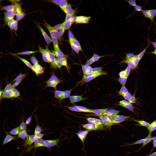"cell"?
I'll return each instance as SVG.
<instances>
[{"label":"cell","mask_w":156,"mask_h":156,"mask_svg":"<svg viewBox=\"0 0 156 156\" xmlns=\"http://www.w3.org/2000/svg\"><path fill=\"white\" fill-rule=\"evenodd\" d=\"M83 41L77 40L73 35H68L48 46V60L54 64L62 61L72 53Z\"/></svg>","instance_id":"cell-7"},{"label":"cell","mask_w":156,"mask_h":156,"mask_svg":"<svg viewBox=\"0 0 156 156\" xmlns=\"http://www.w3.org/2000/svg\"><path fill=\"white\" fill-rule=\"evenodd\" d=\"M23 2L33 7L36 14L44 16L54 10L62 1H25Z\"/></svg>","instance_id":"cell-8"},{"label":"cell","mask_w":156,"mask_h":156,"mask_svg":"<svg viewBox=\"0 0 156 156\" xmlns=\"http://www.w3.org/2000/svg\"><path fill=\"white\" fill-rule=\"evenodd\" d=\"M54 63L49 60L43 59L34 71L28 86L35 105L37 95H40L48 106L52 107L50 95L54 87Z\"/></svg>","instance_id":"cell-4"},{"label":"cell","mask_w":156,"mask_h":156,"mask_svg":"<svg viewBox=\"0 0 156 156\" xmlns=\"http://www.w3.org/2000/svg\"><path fill=\"white\" fill-rule=\"evenodd\" d=\"M115 147L116 149V155L118 156H143L140 152L136 147H131L119 136H115Z\"/></svg>","instance_id":"cell-9"},{"label":"cell","mask_w":156,"mask_h":156,"mask_svg":"<svg viewBox=\"0 0 156 156\" xmlns=\"http://www.w3.org/2000/svg\"><path fill=\"white\" fill-rule=\"evenodd\" d=\"M125 3L133 6H139L142 8H154L156 9V0L126 1Z\"/></svg>","instance_id":"cell-10"},{"label":"cell","mask_w":156,"mask_h":156,"mask_svg":"<svg viewBox=\"0 0 156 156\" xmlns=\"http://www.w3.org/2000/svg\"><path fill=\"white\" fill-rule=\"evenodd\" d=\"M114 155L116 154L113 153L80 152L63 156H113Z\"/></svg>","instance_id":"cell-12"},{"label":"cell","mask_w":156,"mask_h":156,"mask_svg":"<svg viewBox=\"0 0 156 156\" xmlns=\"http://www.w3.org/2000/svg\"><path fill=\"white\" fill-rule=\"evenodd\" d=\"M136 148L143 156H153L146 146L143 139L138 135L137 136V144Z\"/></svg>","instance_id":"cell-11"},{"label":"cell","mask_w":156,"mask_h":156,"mask_svg":"<svg viewBox=\"0 0 156 156\" xmlns=\"http://www.w3.org/2000/svg\"><path fill=\"white\" fill-rule=\"evenodd\" d=\"M43 16L36 13L16 18L3 15L1 29L3 31H14L19 34H37Z\"/></svg>","instance_id":"cell-5"},{"label":"cell","mask_w":156,"mask_h":156,"mask_svg":"<svg viewBox=\"0 0 156 156\" xmlns=\"http://www.w3.org/2000/svg\"><path fill=\"white\" fill-rule=\"evenodd\" d=\"M129 58L132 68L127 72L132 76L137 83L142 87L149 101L154 113L156 112V80L151 76L131 56L130 52Z\"/></svg>","instance_id":"cell-6"},{"label":"cell","mask_w":156,"mask_h":156,"mask_svg":"<svg viewBox=\"0 0 156 156\" xmlns=\"http://www.w3.org/2000/svg\"><path fill=\"white\" fill-rule=\"evenodd\" d=\"M11 43L13 46L12 53L6 58L13 62V71L7 78H11L19 73L22 66L27 59L40 55L45 45L37 34H27L15 35L10 33Z\"/></svg>","instance_id":"cell-2"},{"label":"cell","mask_w":156,"mask_h":156,"mask_svg":"<svg viewBox=\"0 0 156 156\" xmlns=\"http://www.w3.org/2000/svg\"><path fill=\"white\" fill-rule=\"evenodd\" d=\"M109 74V83L114 85L122 94L127 106L144 135H148L155 126L154 118L126 83L119 68L102 65Z\"/></svg>","instance_id":"cell-1"},{"label":"cell","mask_w":156,"mask_h":156,"mask_svg":"<svg viewBox=\"0 0 156 156\" xmlns=\"http://www.w3.org/2000/svg\"><path fill=\"white\" fill-rule=\"evenodd\" d=\"M66 8L65 5L43 16L37 35L45 46L48 47L69 35L70 29L64 18Z\"/></svg>","instance_id":"cell-3"},{"label":"cell","mask_w":156,"mask_h":156,"mask_svg":"<svg viewBox=\"0 0 156 156\" xmlns=\"http://www.w3.org/2000/svg\"><path fill=\"white\" fill-rule=\"evenodd\" d=\"M154 113V118L155 121V126H156V112Z\"/></svg>","instance_id":"cell-13"},{"label":"cell","mask_w":156,"mask_h":156,"mask_svg":"<svg viewBox=\"0 0 156 156\" xmlns=\"http://www.w3.org/2000/svg\"></svg>","instance_id":"cell-14"}]
</instances>
